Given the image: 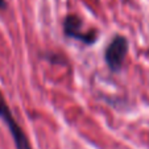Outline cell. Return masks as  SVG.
<instances>
[{"label": "cell", "mask_w": 149, "mask_h": 149, "mask_svg": "<svg viewBox=\"0 0 149 149\" xmlns=\"http://www.w3.org/2000/svg\"><path fill=\"white\" fill-rule=\"evenodd\" d=\"M0 118L3 119L4 123L8 125V130L11 132L12 137H13L16 149H32L25 133L21 130V127L19 125V123L16 121L15 116L12 115L11 110H9L8 104H7L4 96L1 95V93H0Z\"/></svg>", "instance_id": "6da1fadb"}, {"label": "cell", "mask_w": 149, "mask_h": 149, "mask_svg": "<svg viewBox=\"0 0 149 149\" xmlns=\"http://www.w3.org/2000/svg\"><path fill=\"white\" fill-rule=\"evenodd\" d=\"M128 53V41L124 36H115L106 49L104 58L110 70L118 71L123 66V62Z\"/></svg>", "instance_id": "7a4b0ae2"}, {"label": "cell", "mask_w": 149, "mask_h": 149, "mask_svg": "<svg viewBox=\"0 0 149 149\" xmlns=\"http://www.w3.org/2000/svg\"><path fill=\"white\" fill-rule=\"evenodd\" d=\"M81 28H82V23L78 19V16H75V15H69L65 19V21H63V31H65L66 36L81 40L84 44H93L96 38V34L94 32L83 33L81 31Z\"/></svg>", "instance_id": "3957f363"}, {"label": "cell", "mask_w": 149, "mask_h": 149, "mask_svg": "<svg viewBox=\"0 0 149 149\" xmlns=\"http://www.w3.org/2000/svg\"><path fill=\"white\" fill-rule=\"evenodd\" d=\"M6 8V0H0V9Z\"/></svg>", "instance_id": "277c9868"}]
</instances>
